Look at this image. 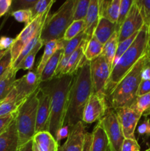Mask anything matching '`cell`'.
Here are the masks:
<instances>
[{"label":"cell","mask_w":150,"mask_h":151,"mask_svg":"<svg viewBox=\"0 0 150 151\" xmlns=\"http://www.w3.org/2000/svg\"><path fill=\"white\" fill-rule=\"evenodd\" d=\"M66 44V41H64L63 38L60 40H51V41H49L44 44V52H43L41 60L38 62L36 67V72L39 76L41 75V73L42 72L44 66H46L47 62L49 60V59L54 55V54L57 50L64 48Z\"/></svg>","instance_id":"20"},{"label":"cell","mask_w":150,"mask_h":151,"mask_svg":"<svg viewBox=\"0 0 150 151\" xmlns=\"http://www.w3.org/2000/svg\"><path fill=\"white\" fill-rule=\"evenodd\" d=\"M75 2L76 0L66 1L55 13L47 16L40 36L44 45L51 40L63 39L66 29L73 22Z\"/></svg>","instance_id":"5"},{"label":"cell","mask_w":150,"mask_h":151,"mask_svg":"<svg viewBox=\"0 0 150 151\" xmlns=\"http://www.w3.org/2000/svg\"><path fill=\"white\" fill-rule=\"evenodd\" d=\"M130 108L141 114L142 116H147L150 115V92L137 97L135 103Z\"/></svg>","instance_id":"31"},{"label":"cell","mask_w":150,"mask_h":151,"mask_svg":"<svg viewBox=\"0 0 150 151\" xmlns=\"http://www.w3.org/2000/svg\"><path fill=\"white\" fill-rule=\"evenodd\" d=\"M91 142H92V134L91 133L86 132L85 134L82 151H91Z\"/></svg>","instance_id":"49"},{"label":"cell","mask_w":150,"mask_h":151,"mask_svg":"<svg viewBox=\"0 0 150 151\" xmlns=\"http://www.w3.org/2000/svg\"><path fill=\"white\" fill-rule=\"evenodd\" d=\"M63 48L60 49L54 53V55L47 62L46 66H44V69H43L42 72L41 73V75H40L41 83L48 82L54 78L56 70H57L59 63H60V60L63 57Z\"/></svg>","instance_id":"22"},{"label":"cell","mask_w":150,"mask_h":151,"mask_svg":"<svg viewBox=\"0 0 150 151\" xmlns=\"http://www.w3.org/2000/svg\"><path fill=\"white\" fill-rule=\"evenodd\" d=\"M134 3L133 0H121L120 10H119V15L118 18V21L116 22V30L119 32L121 27L123 24L124 22L128 16L131 7Z\"/></svg>","instance_id":"34"},{"label":"cell","mask_w":150,"mask_h":151,"mask_svg":"<svg viewBox=\"0 0 150 151\" xmlns=\"http://www.w3.org/2000/svg\"><path fill=\"white\" fill-rule=\"evenodd\" d=\"M90 69L93 93L106 99L105 88L111 74V66L101 55L90 61Z\"/></svg>","instance_id":"9"},{"label":"cell","mask_w":150,"mask_h":151,"mask_svg":"<svg viewBox=\"0 0 150 151\" xmlns=\"http://www.w3.org/2000/svg\"><path fill=\"white\" fill-rule=\"evenodd\" d=\"M12 56L10 53V49L6 52V54L0 59V77L12 66Z\"/></svg>","instance_id":"40"},{"label":"cell","mask_w":150,"mask_h":151,"mask_svg":"<svg viewBox=\"0 0 150 151\" xmlns=\"http://www.w3.org/2000/svg\"><path fill=\"white\" fill-rule=\"evenodd\" d=\"M12 16L16 19L17 22L21 23H24L25 26L29 24L33 19L32 13L31 10H21L12 12L10 13Z\"/></svg>","instance_id":"39"},{"label":"cell","mask_w":150,"mask_h":151,"mask_svg":"<svg viewBox=\"0 0 150 151\" xmlns=\"http://www.w3.org/2000/svg\"><path fill=\"white\" fill-rule=\"evenodd\" d=\"M145 151H150V147L149 149H147V150H146Z\"/></svg>","instance_id":"55"},{"label":"cell","mask_w":150,"mask_h":151,"mask_svg":"<svg viewBox=\"0 0 150 151\" xmlns=\"http://www.w3.org/2000/svg\"><path fill=\"white\" fill-rule=\"evenodd\" d=\"M144 22L140 10L134 0L128 16L121 27L119 32V43L122 42L136 32H139L144 27Z\"/></svg>","instance_id":"13"},{"label":"cell","mask_w":150,"mask_h":151,"mask_svg":"<svg viewBox=\"0 0 150 151\" xmlns=\"http://www.w3.org/2000/svg\"><path fill=\"white\" fill-rule=\"evenodd\" d=\"M15 116H16V113L0 117V134H2L8 128L10 123L14 120Z\"/></svg>","instance_id":"42"},{"label":"cell","mask_w":150,"mask_h":151,"mask_svg":"<svg viewBox=\"0 0 150 151\" xmlns=\"http://www.w3.org/2000/svg\"><path fill=\"white\" fill-rule=\"evenodd\" d=\"M116 30V24L106 19L100 18L93 36L104 45Z\"/></svg>","instance_id":"23"},{"label":"cell","mask_w":150,"mask_h":151,"mask_svg":"<svg viewBox=\"0 0 150 151\" xmlns=\"http://www.w3.org/2000/svg\"><path fill=\"white\" fill-rule=\"evenodd\" d=\"M141 147L136 139H125L121 146V151H140Z\"/></svg>","instance_id":"41"},{"label":"cell","mask_w":150,"mask_h":151,"mask_svg":"<svg viewBox=\"0 0 150 151\" xmlns=\"http://www.w3.org/2000/svg\"><path fill=\"white\" fill-rule=\"evenodd\" d=\"M74 75H61L44 83L48 88L51 97V115L49 132L54 139H56L59 129L65 124L69 91Z\"/></svg>","instance_id":"2"},{"label":"cell","mask_w":150,"mask_h":151,"mask_svg":"<svg viewBox=\"0 0 150 151\" xmlns=\"http://www.w3.org/2000/svg\"><path fill=\"white\" fill-rule=\"evenodd\" d=\"M147 59V53L143 56L129 72L116 85L106 98L107 108L116 109L130 108L137 98L138 87L141 81V72Z\"/></svg>","instance_id":"4"},{"label":"cell","mask_w":150,"mask_h":151,"mask_svg":"<svg viewBox=\"0 0 150 151\" xmlns=\"http://www.w3.org/2000/svg\"><path fill=\"white\" fill-rule=\"evenodd\" d=\"M19 151H33L32 150V141L30 140L28 142L25 143L22 146H21Z\"/></svg>","instance_id":"50"},{"label":"cell","mask_w":150,"mask_h":151,"mask_svg":"<svg viewBox=\"0 0 150 151\" xmlns=\"http://www.w3.org/2000/svg\"><path fill=\"white\" fill-rule=\"evenodd\" d=\"M41 85L40 76L35 70L29 71L19 79H16L13 90L16 94V100L18 105L21 106L26 99L35 92Z\"/></svg>","instance_id":"10"},{"label":"cell","mask_w":150,"mask_h":151,"mask_svg":"<svg viewBox=\"0 0 150 151\" xmlns=\"http://www.w3.org/2000/svg\"><path fill=\"white\" fill-rule=\"evenodd\" d=\"M14 43V38L7 36H1L0 38V50L5 51L10 50Z\"/></svg>","instance_id":"44"},{"label":"cell","mask_w":150,"mask_h":151,"mask_svg":"<svg viewBox=\"0 0 150 151\" xmlns=\"http://www.w3.org/2000/svg\"><path fill=\"white\" fill-rule=\"evenodd\" d=\"M150 92V80H147V81H143L141 80V83H140L139 87H138V93H137V96L140 97V96L144 95L146 94H148Z\"/></svg>","instance_id":"45"},{"label":"cell","mask_w":150,"mask_h":151,"mask_svg":"<svg viewBox=\"0 0 150 151\" xmlns=\"http://www.w3.org/2000/svg\"><path fill=\"white\" fill-rule=\"evenodd\" d=\"M147 57L149 59H150V49H149L148 51H147Z\"/></svg>","instance_id":"53"},{"label":"cell","mask_w":150,"mask_h":151,"mask_svg":"<svg viewBox=\"0 0 150 151\" xmlns=\"http://www.w3.org/2000/svg\"><path fill=\"white\" fill-rule=\"evenodd\" d=\"M19 135L15 119L8 128L0 134V151H19Z\"/></svg>","instance_id":"16"},{"label":"cell","mask_w":150,"mask_h":151,"mask_svg":"<svg viewBox=\"0 0 150 151\" xmlns=\"http://www.w3.org/2000/svg\"><path fill=\"white\" fill-rule=\"evenodd\" d=\"M57 151H61V146H60V147H59L58 150H57Z\"/></svg>","instance_id":"54"},{"label":"cell","mask_w":150,"mask_h":151,"mask_svg":"<svg viewBox=\"0 0 150 151\" xmlns=\"http://www.w3.org/2000/svg\"><path fill=\"white\" fill-rule=\"evenodd\" d=\"M103 44L93 36L88 41L85 50V58L87 61H91L102 54Z\"/></svg>","instance_id":"27"},{"label":"cell","mask_w":150,"mask_h":151,"mask_svg":"<svg viewBox=\"0 0 150 151\" xmlns=\"http://www.w3.org/2000/svg\"><path fill=\"white\" fill-rule=\"evenodd\" d=\"M91 134V151H109L108 139L99 122L96 124Z\"/></svg>","instance_id":"24"},{"label":"cell","mask_w":150,"mask_h":151,"mask_svg":"<svg viewBox=\"0 0 150 151\" xmlns=\"http://www.w3.org/2000/svg\"><path fill=\"white\" fill-rule=\"evenodd\" d=\"M118 44H119V32L116 31L107 40V42L103 45V51L101 55L105 58L109 65L111 66V69L117 50Z\"/></svg>","instance_id":"26"},{"label":"cell","mask_w":150,"mask_h":151,"mask_svg":"<svg viewBox=\"0 0 150 151\" xmlns=\"http://www.w3.org/2000/svg\"><path fill=\"white\" fill-rule=\"evenodd\" d=\"M69 137L61 146V151H82L85 139V125L82 121L77 122L75 125L69 127Z\"/></svg>","instance_id":"15"},{"label":"cell","mask_w":150,"mask_h":151,"mask_svg":"<svg viewBox=\"0 0 150 151\" xmlns=\"http://www.w3.org/2000/svg\"><path fill=\"white\" fill-rule=\"evenodd\" d=\"M9 50H5V51H1V50H0V59L1 58L3 57V56L4 55L6 54V52H7V51H8Z\"/></svg>","instance_id":"51"},{"label":"cell","mask_w":150,"mask_h":151,"mask_svg":"<svg viewBox=\"0 0 150 151\" xmlns=\"http://www.w3.org/2000/svg\"><path fill=\"white\" fill-rule=\"evenodd\" d=\"M138 32H139L135 33L134 35H132V36L129 37V38H126V39H125L124 41H123L122 42L119 43V44H118L117 50H116V55H115L114 60H113L112 69H113V68L114 67L115 65L116 64V63H117L118 60H119V58L121 57L122 55H123L124 53L125 52L128 50V48H129V47L132 45V44L133 43L134 40L135 39L136 36L138 35Z\"/></svg>","instance_id":"35"},{"label":"cell","mask_w":150,"mask_h":151,"mask_svg":"<svg viewBox=\"0 0 150 151\" xmlns=\"http://www.w3.org/2000/svg\"><path fill=\"white\" fill-rule=\"evenodd\" d=\"M19 107L16 100V94L14 91L12 90L9 95L0 103V117L16 113Z\"/></svg>","instance_id":"28"},{"label":"cell","mask_w":150,"mask_h":151,"mask_svg":"<svg viewBox=\"0 0 150 151\" xmlns=\"http://www.w3.org/2000/svg\"><path fill=\"white\" fill-rule=\"evenodd\" d=\"M93 93L90 62L85 61L74 75L69 95L65 122L72 127L82 119L85 105Z\"/></svg>","instance_id":"1"},{"label":"cell","mask_w":150,"mask_h":151,"mask_svg":"<svg viewBox=\"0 0 150 151\" xmlns=\"http://www.w3.org/2000/svg\"><path fill=\"white\" fill-rule=\"evenodd\" d=\"M54 2V0H38L35 6L31 9L33 19L39 15L44 14L47 10H51V6Z\"/></svg>","instance_id":"37"},{"label":"cell","mask_w":150,"mask_h":151,"mask_svg":"<svg viewBox=\"0 0 150 151\" xmlns=\"http://www.w3.org/2000/svg\"><path fill=\"white\" fill-rule=\"evenodd\" d=\"M69 131H70V129H69V125H63L62 126L61 128L59 129L58 132L57 134V137H56V142H57V144L60 145V141L63 139L69 137Z\"/></svg>","instance_id":"46"},{"label":"cell","mask_w":150,"mask_h":151,"mask_svg":"<svg viewBox=\"0 0 150 151\" xmlns=\"http://www.w3.org/2000/svg\"><path fill=\"white\" fill-rule=\"evenodd\" d=\"M107 109L106 99L92 93L83 110L82 121L86 124L94 123L104 116Z\"/></svg>","instance_id":"14"},{"label":"cell","mask_w":150,"mask_h":151,"mask_svg":"<svg viewBox=\"0 0 150 151\" xmlns=\"http://www.w3.org/2000/svg\"><path fill=\"white\" fill-rule=\"evenodd\" d=\"M121 0H99V17L116 24L119 15Z\"/></svg>","instance_id":"19"},{"label":"cell","mask_w":150,"mask_h":151,"mask_svg":"<svg viewBox=\"0 0 150 151\" xmlns=\"http://www.w3.org/2000/svg\"><path fill=\"white\" fill-rule=\"evenodd\" d=\"M88 40V36L85 33V31H82L81 33L76 35L75 38H72L71 40L69 41H66V44L63 48V58H69L70 56L71 55L72 53L81 45L84 41ZM89 41V40H88Z\"/></svg>","instance_id":"29"},{"label":"cell","mask_w":150,"mask_h":151,"mask_svg":"<svg viewBox=\"0 0 150 151\" xmlns=\"http://www.w3.org/2000/svg\"><path fill=\"white\" fill-rule=\"evenodd\" d=\"M51 115V97L48 88L44 83L40 85L38 106L37 109L35 134L49 131Z\"/></svg>","instance_id":"11"},{"label":"cell","mask_w":150,"mask_h":151,"mask_svg":"<svg viewBox=\"0 0 150 151\" xmlns=\"http://www.w3.org/2000/svg\"><path fill=\"white\" fill-rule=\"evenodd\" d=\"M85 24L84 20L74 21L66 29L63 36V40L66 41H70L85 30Z\"/></svg>","instance_id":"32"},{"label":"cell","mask_w":150,"mask_h":151,"mask_svg":"<svg viewBox=\"0 0 150 151\" xmlns=\"http://www.w3.org/2000/svg\"><path fill=\"white\" fill-rule=\"evenodd\" d=\"M138 133L139 135H150V119L146 118L138 127Z\"/></svg>","instance_id":"43"},{"label":"cell","mask_w":150,"mask_h":151,"mask_svg":"<svg viewBox=\"0 0 150 151\" xmlns=\"http://www.w3.org/2000/svg\"><path fill=\"white\" fill-rule=\"evenodd\" d=\"M39 91L40 86L21 104L16 112L15 122L20 147L32 140L35 134Z\"/></svg>","instance_id":"6"},{"label":"cell","mask_w":150,"mask_h":151,"mask_svg":"<svg viewBox=\"0 0 150 151\" xmlns=\"http://www.w3.org/2000/svg\"><path fill=\"white\" fill-rule=\"evenodd\" d=\"M43 46H44V43L40 40L38 42V44H36V46L35 47V48H34L33 50H32V51H31L23 59V60L21 62L20 64H19L15 69H16L17 71L20 70V69L28 71L32 70L37 53L38 52V51L41 50V47H42ZM13 69H14V68H13Z\"/></svg>","instance_id":"30"},{"label":"cell","mask_w":150,"mask_h":151,"mask_svg":"<svg viewBox=\"0 0 150 151\" xmlns=\"http://www.w3.org/2000/svg\"><path fill=\"white\" fill-rule=\"evenodd\" d=\"M50 10H47L44 14L39 15L32 19L29 24L26 25L20 33L14 38V43L10 48L12 56V63H14L19 57L24 47L34 38L41 32L47 16L49 15ZM13 65V64H12Z\"/></svg>","instance_id":"7"},{"label":"cell","mask_w":150,"mask_h":151,"mask_svg":"<svg viewBox=\"0 0 150 151\" xmlns=\"http://www.w3.org/2000/svg\"><path fill=\"white\" fill-rule=\"evenodd\" d=\"M141 80L143 81L150 80V59H149L148 57L143 66L142 72H141Z\"/></svg>","instance_id":"47"},{"label":"cell","mask_w":150,"mask_h":151,"mask_svg":"<svg viewBox=\"0 0 150 151\" xmlns=\"http://www.w3.org/2000/svg\"><path fill=\"white\" fill-rule=\"evenodd\" d=\"M149 27L144 25L132 45L122 55L113 68L110 78L105 88L107 98L121 80L129 72L135 63L147 53L149 50Z\"/></svg>","instance_id":"3"},{"label":"cell","mask_w":150,"mask_h":151,"mask_svg":"<svg viewBox=\"0 0 150 151\" xmlns=\"http://www.w3.org/2000/svg\"><path fill=\"white\" fill-rule=\"evenodd\" d=\"M88 41V40L84 41L81 44V45L72 53L71 55L69 58V60H68L67 65L63 69L60 76L66 75H74L77 72V70L81 67L82 63L85 61V50L86 48Z\"/></svg>","instance_id":"18"},{"label":"cell","mask_w":150,"mask_h":151,"mask_svg":"<svg viewBox=\"0 0 150 151\" xmlns=\"http://www.w3.org/2000/svg\"><path fill=\"white\" fill-rule=\"evenodd\" d=\"M32 141L33 151H57L60 147L49 131L36 133Z\"/></svg>","instance_id":"17"},{"label":"cell","mask_w":150,"mask_h":151,"mask_svg":"<svg viewBox=\"0 0 150 151\" xmlns=\"http://www.w3.org/2000/svg\"><path fill=\"white\" fill-rule=\"evenodd\" d=\"M12 0H0V18L10 11Z\"/></svg>","instance_id":"48"},{"label":"cell","mask_w":150,"mask_h":151,"mask_svg":"<svg viewBox=\"0 0 150 151\" xmlns=\"http://www.w3.org/2000/svg\"><path fill=\"white\" fill-rule=\"evenodd\" d=\"M148 47L150 49V28H149V41H148Z\"/></svg>","instance_id":"52"},{"label":"cell","mask_w":150,"mask_h":151,"mask_svg":"<svg viewBox=\"0 0 150 151\" xmlns=\"http://www.w3.org/2000/svg\"><path fill=\"white\" fill-rule=\"evenodd\" d=\"M99 122L101 123L108 139L109 151L121 150V146L125 138L114 109L107 108L104 115Z\"/></svg>","instance_id":"8"},{"label":"cell","mask_w":150,"mask_h":151,"mask_svg":"<svg viewBox=\"0 0 150 151\" xmlns=\"http://www.w3.org/2000/svg\"><path fill=\"white\" fill-rule=\"evenodd\" d=\"M125 139H136L135 131L138 121L142 115L132 108H119L114 109Z\"/></svg>","instance_id":"12"},{"label":"cell","mask_w":150,"mask_h":151,"mask_svg":"<svg viewBox=\"0 0 150 151\" xmlns=\"http://www.w3.org/2000/svg\"><path fill=\"white\" fill-rule=\"evenodd\" d=\"M90 0H76L74 9L73 22L74 21L84 20L87 16Z\"/></svg>","instance_id":"33"},{"label":"cell","mask_w":150,"mask_h":151,"mask_svg":"<svg viewBox=\"0 0 150 151\" xmlns=\"http://www.w3.org/2000/svg\"><path fill=\"white\" fill-rule=\"evenodd\" d=\"M144 20V25L150 28V0H135Z\"/></svg>","instance_id":"36"},{"label":"cell","mask_w":150,"mask_h":151,"mask_svg":"<svg viewBox=\"0 0 150 151\" xmlns=\"http://www.w3.org/2000/svg\"><path fill=\"white\" fill-rule=\"evenodd\" d=\"M38 0H14L12 1L10 13L16 10H31L35 6Z\"/></svg>","instance_id":"38"},{"label":"cell","mask_w":150,"mask_h":151,"mask_svg":"<svg viewBox=\"0 0 150 151\" xmlns=\"http://www.w3.org/2000/svg\"><path fill=\"white\" fill-rule=\"evenodd\" d=\"M18 71L10 67L0 77V103L2 102L13 90L16 81Z\"/></svg>","instance_id":"25"},{"label":"cell","mask_w":150,"mask_h":151,"mask_svg":"<svg viewBox=\"0 0 150 151\" xmlns=\"http://www.w3.org/2000/svg\"><path fill=\"white\" fill-rule=\"evenodd\" d=\"M99 0H90L87 16L85 19V33L88 36V40L93 37L96 27L99 21Z\"/></svg>","instance_id":"21"}]
</instances>
